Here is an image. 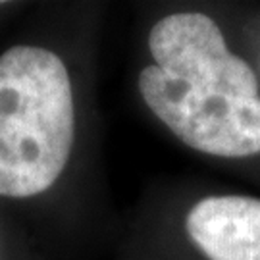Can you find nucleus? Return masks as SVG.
Returning <instances> with one entry per match:
<instances>
[{"mask_svg": "<svg viewBox=\"0 0 260 260\" xmlns=\"http://www.w3.org/2000/svg\"><path fill=\"white\" fill-rule=\"evenodd\" d=\"M75 108L64 62L19 45L0 56V195H39L70 160Z\"/></svg>", "mask_w": 260, "mask_h": 260, "instance_id": "2", "label": "nucleus"}, {"mask_svg": "<svg viewBox=\"0 0 260 260\" xmlns=\"http://www.w3.org/2000/svg\"><path fill=\"white\" fill-rule=\"evenodd\" d=\"M185 225L208 260H260V199L206 197L189 210Z\"/></svg>", "mask_w": 260, "mask_h": 260, "instance_id": "3", "label": "nucleus"}, {"mask_svg": "<svg viewBox=\"0 0 260 260\" xmlns=\"http://www.w3.org/2000/svg\"><path fill=\"white\" fill-rule=\"evenodd\" d=\"M149 48L154 64L139 74L141 96L177 139L212 156L258 154V79L212 19L199 12L162 18Z\"/></svg>", "mask_w": 260, "mask_h": 260, "instance_id": "1", "label": "nucleus"}]
</instances>
